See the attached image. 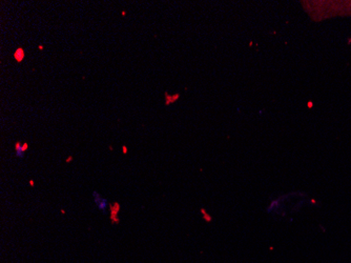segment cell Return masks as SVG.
I'll return each instance as SVG.
<instances>
[{
    "label": "cell",
    "instance_id": "ba28073f",
    "mask_svg": "<svg viewBox=\"0 0 351 263\" xmlns=\"http://www.w3.org/2000/svg\"><path fill=\"white\" fill-rule=\"evenodd\" d=\"M34 180H30V185H32V186H34Z\"/></svg>",
    "mask_w": 351,
    "mask_h": 263
},
{
    "label": "cell",
    "instance_id": "52a82bcc",
    "mask_svg": "<svg viewBox=\"0 0 351 263\" xmlns=\"http://www.w3.org/2000/svg\"><path fill=\"white\" fill-rule=\"evenodd\" d=\"M74 159V157L73 156H70L68 157V158H66V160H65V162H66V163H68V162H70V161H72V160Z\"/></svg>",
    "mask_w": 351,
    "mask_h": 263
},
{
    "label": "cell",
    "instance_id": "30bf717a",
    "mask_svg": "<svg viewBox=\"0 0 351 263\" xmlns=\"http://www.w3.org/2000/svg\"><path fill=\"white\" fill-rule=\"evenodd\" d=\"M122 15H123V16H125V15H126V12H125V11H122Z\"/></svg>",
    "mask_w": 351,
    "mask_h": 263
},
{
    "label": "cell",
    "instance_id": "6da1fadb",
    "mask_svg": "<svg viewBox=\"0 0 351 263\" xmlns=\"http://www.w3.org/2000/svg\"><path fill=\"white\" fill-rule=\"evenodd\" d=\"M92 195H93L94 202L97 205V207L99 208V210H101L102 213H105L106 210H107V207H109V203L107 199L101 196L97 190H94Z\"/></svg>",
    "mask_w": 351,
    "mask_h": 263
},
{
    "label": "cell",
    "instance_id": "277c9868",
    "mask_svg": "<svg viewBox=\"0 0 351 263\" xmlns=\"http://www.w3.org/2000/svg\"><path fill=\"white\" fill-rule=\"evenodd\" d=\"M24 50L22 47H18L16 51H15V53H14V58L16 60L17 62H21L22 60L24 59Z\"/></svg>",
    "mask_w": 351,
    "mask_h": 263
},
{
    "label": "cell",
    "instance_id": "3957f363",
    "mask_svg": "<svg viewBox=\"0 0 351 263\" xmlns=\"http://www.w3.org/2000/svg\"><path fill=\"white\" fill-rule=\"evenodd\" d=\"M15 150H16V157L19 159L24 158V152L22 150V143L20 141H17L15 143Z\"/></svg>",
    "mask_w": 351,
    "mask_h": 263
},
{
    "label": "cell",
    "instance_id": "9c48e42d",
    "mask_svg": "<svg viewBox=\"0 0 351 263\" xmlns=\"http://www.w3.org/2000/svg\"><path fill=\"white\" fill-rule=\"evenodd\" d=\"M38 49H39V50H43V47L42 45H38Z\"/></svg>",
    "mask_w": 351,
    "mask_h": 263
},
{
    "label": "cell",
    "instance_id": "8992f818",
    "mask_svg": "<svg viewBox=\"0 0 351 263\" xmlns=\"http://www.w3.org/2000/svg\"><path fill=\"white\" fill-rule=\"evenodd\" d=\"M122 150H123V154H124V155H126V154H127V147H126V145H123V146H122Z\"/></svg>",
    "mask_w": 351,
    "mask_h": 263
},
{
    "label": "cell",
    "instance_id": "8fae6325",
    "mask_svg": "<svg viewBox=\"0 0 351 263\" xmlns=\"http://www.w3.org/2000/svg\"><path fill=\"white\" fill-rule=\"evenodd\" d=\"M64 213H65V210H61V214H62V215H64Z\"/></svg>",
    "mask_w": 351,
    "mask_h": 263
},
{
    "label": "cell",
    "instance_id": "7a4b0ae2",
    "mask_svg": "<svg viewBox=\"0 0 351 263\" xmlns=\"http://www.w3.org/2000/svg\"><path fill=\"white\" fill-rule=\"evenodd\" d=\"M109 212H110V221H112V223L113 224H118L120 222V219L119 217H118V214H119L120 210H121V206H120V203L118 202H114V203H110L109 204Z\"/></svg>",
    "mask_w": 351,
    "mask_h": 263
},
{
    "label": "cell",
    "instance_id": "5b68a950",
    "mask_svg": "<svg viewBox=\"0 0 351 263\" xmlns=\"http://www.w3.org/2000/svg\"><path fill=\"white\" fill-rule=\"evenodd\" d=\"M27 148H29V143H27V142H23V143H22V150L25 153L27 150Z\"/></svg>",
    "mask_w": 351,
    "mask_h": 263
}]
</instances>
